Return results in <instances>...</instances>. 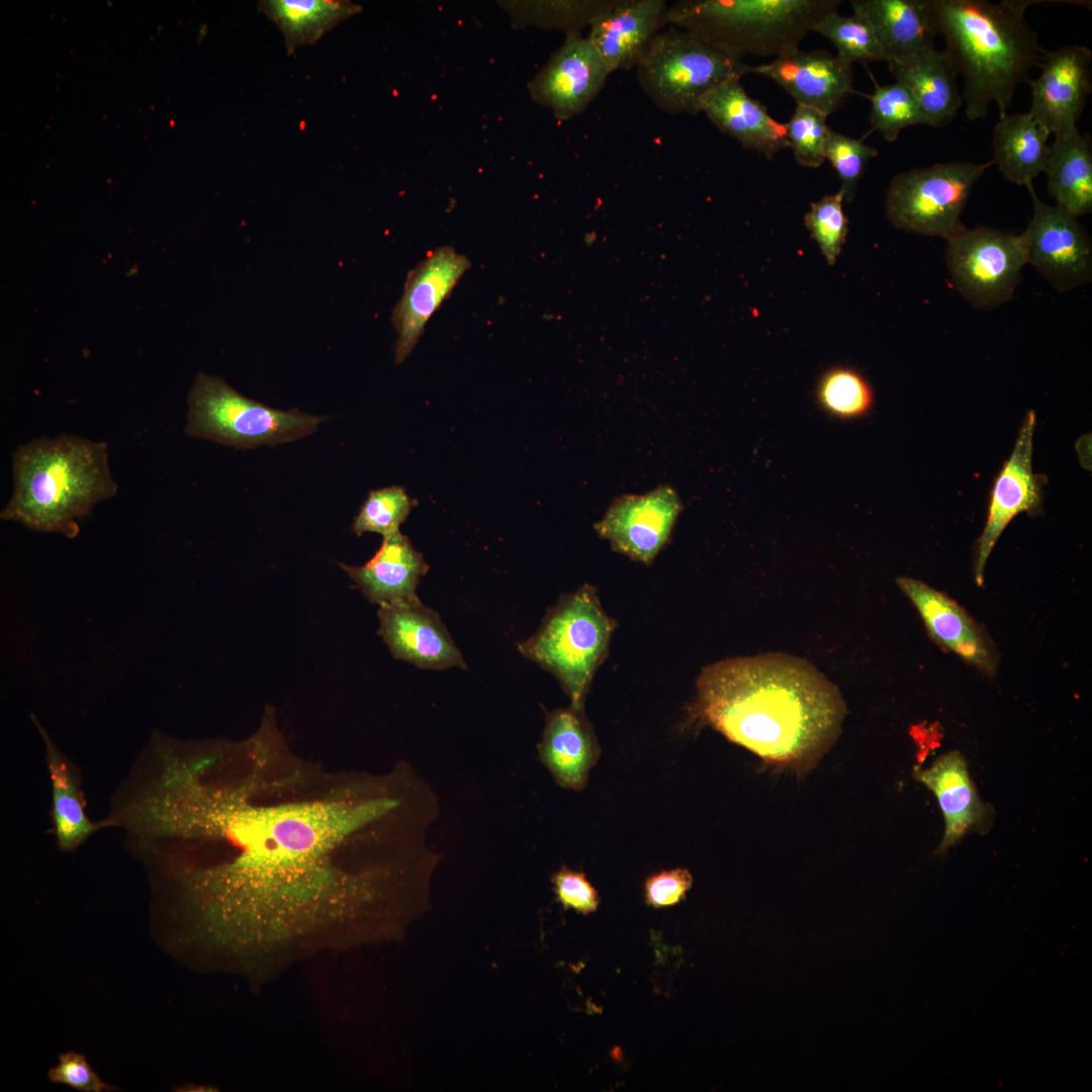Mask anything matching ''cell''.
Segmentation results:
<instances>
[{"mask_svg": "<svg viewBox=\"0 0 1092 1092\" xmlns=\"http://www.w3.org/2000/svg\"><path fill=\"white\" fill-rule=\"evenodd\" d=\"M748 67L692 33L667 25L635 68L640 87L658 108L670 114H696L708 93L732 78H741Z\"/></svg>", "mask_w": 1092, "mask_h": 1092, "instance_id": "52a82bcc", "label": "cell"}, {"mask_svg": "<svg viewBox=\"0 0 1092 1092\" xmlns=\"http://www.w3.org/2000/svg\"><path fill=\"white\" fill-rule=\"evenodd\" d=\"M46 746V761L52 788V819L58 846L73 851L96 830L106 827L104 820L92 822L86 815L85 803L77 772L52 741L37 718L31 715Z\"/></svg>", "mask_w": 1092, "mask_h": 1092, "instance_id": "f1b7e54d", "label": "cell"}, {"mask_svg": "<svg viewBox=\"0 0 1092 1092\" xmlns=\"http://www.w3.org/2000/svg\"><path fill=\"white\" fill-rule=\"evenodd\" d=\"M1091 62L1090 49L1081 44L1043 52L1039 75L1027 81L1031 94L1027 112L1051 134L1077 128L1092 89Z\"/></svg>", "mask_w": 1092, "mask_h": 1092, "instance_id": "9a60e30c", "label": "cell"}, {"mask_svg": "<svg viewBox=\"0 0 1092 1092\" xmlns=\"http://www.w3.org/2000/svg\"><path fill=\"white\" fill-rule=\"evenodd\" d=\"M844 197L839 190L812 202L804 221L818 244L826 262L834 265L848 234V219L843 211Z\"/></svg>", "mask_w": 1092, "mask_h": 1092, "instance_id": "d590c367", "label": "cell"}, {"mask_svg": "<svg viewBox=\"0 0 1092 1092\" xmlns=\"http://www.w3.org/2000/svg\"><path fill=\"white\" fill-rule=\"evenodd\" d=\"M257 7L281 30L288 55L299 47L314 44L362 9L345 0H261Z\"/></svg>", "mask_w": 1092, "mask_h": 1092, "instance_id": "f546056e", "label": "cell"}, {"mask_svg": "<svg viewBox=\"0 0 1092 1092\" xmlns=\"http://www.w3.org/2000/svg\"><path fill=\"white\" fill-rule=\"evenodd\" d=\"M413 504L401 486L371 490L354 520L353 531L357 535L372 532L383 536L399 531Z\"/></svg>", "mask_w": 1092, "mask_h": 1092, "instance_id": "e575fe53", "label": "cell"}, {"mask_svg": "<svg viewBox=\"0 0 1092 1092\" xmlns=\"http://www.w3.org/2000/svg\"><path fill=\"white\" fill-rule=\"evenodd\" d=\"M692 715L769 763L804 769L835 741L845 714L837 688L807 661L783 653L706 666Z\"/></svg>", "mask_w": 1092, "mask_h": 1092, "instance_id": "7a4b0ae2", "label": "cell"}, {"mask_svg": "<svg viewBox=\"0 0 1092 1092\" xmlns=\"http://www.w3.org/2000/svg\"><path fill=\"white\" fill-rule=\"evenodd\" d=\"M992 165L951 161L895 175L886 194L887 218L899 230L947 240L964 226L970 194Z\"/></svg>", "mask_w": 1092, "mask_h": 1092, "instance_id": "9c48e42d", "label": "cell"}, {"mask_svg": "<svg viewBox=\"0 0 1092 1092\" xmlns=\"http://www.w3.org/2000/svg\"><path fill=\"white\" fill-rule=\"evenodd\" d=\"M186 433L235 448L295 441L313 433L322 418L279 411L236 391L222 378L200 372L188 397Z\"/></svg>", "mask_w": 1092, "mask_h": 1092, "instance_id": "ba28073f", "label": "cell"}, {"mask_svg": "<svg viewBox=\"0 0 1092 1092\" xmlns=\"http://www.w3.org/2000/svg\"><path fill=\"white\" fill-rule=\"evenodd\" d=\"M1031 0H927L936 34L964 77L963 102L968 119L987 115L995 103L1007 113L1020 83L1038 67L1043 50L1025 19Z\"/></svg>", "mask_w": 1092, "mask_h": 1092, "instance_id": "3957f363", "label": "cell"}, {"mask_svg": "<svg viewBox=\"0 0 1092 1092\" xmlns=\"http://www.w3.org/2000/svg\"><path fill=\"white\" fill-rule=\"evenodd\" d=\"M897 583L917 609L931 639L980 671L993 675L998 653L984 631L954 600L912 577L901 576Z\"/></svg>", "mask_w": 1092, "mask_h": 1092, "instance_id": "e0dca14e", "label": "cell"}, {"mask_svg": "<svg viewBox=\"0 0 1092 1092\" xmlns=\"http://www.w3.org/2000/svg\"><path fill=\"white\" fill-rule=\"evenodd\" d=\"M871 101L870 122L888 142H895L902 129L922 124L918 105L911 92L900 82L879 85L875 82Z\"/></svg>", "mask_w": 1092, "mask_h": 1092, "instance_id": "836d02e7", "label": "cell"}, {"mask_svg": "<svg viewBox=\"0 0 1092 1092\" xmlns=\"http://www.w3.org/2000/svg\"><path fill=\"white\" fill-rule=\"evenodd\" d=\"M681 510L676 491L660 485L644 494L620 496L595 529L614 551L650 564L669 541Z\"/></svg>", "mask_w": 1092, "mask_h": 1092, "instance_id": "7c38bea8", "label": "cell"}, {"mask_svg": "<svg viewBox=\"0 0 1092 1092\" xmlns=\"http://www.w3.org/2000/svg\"><path fill=\"white\" fill-rule=\"evenodd\" d=\"M379 634L392 655L419 667L466 668L437 613L417 599L380 606Z\"/></svg>", "mask_w": 1092, "mask_h": 1092, "instance_id": "d6986e66", "label": "cell"}, {"mask_svg": "<svg viewBox=\"0 0 1092 1092\" xmlns=\"http://www.w3.org/2000/svg\"><path fill=\"white\" fill-rule=\"evenodd\" d=\"M1035 413L1028 411L1010 457L997 474L990 494L985 528L978 539L975 580L984 583L986 562L1004 529L1019 514L1038 512L1042 500L1041 477L1032 470Z\"/></svg>", "mask_w": 1092, "mask_h": 1092, "instance_id": "4fadbf2b", "label": "cell"}, {"mask_svg": "<svg viewBox=\"0 0 1092 1092\" xmlns=\"http://www.w3.org/2000/svg\"><path fill=\"white\" fill-rule=\"evenodd\" d=\"M392 808L388 797L252 804L210 779L202 754L176 756L146 802L150 829L221 844L231 855L175 872L191 934L247 973L353 944L378 896L375 876L337 866L340 844Z\"/></svg>", "mask_w": 1092, "mask_h": 1092, "instance_id": "6da1fadb", "label": "cell"}, {"mask_svg": "<svg viewBox=\"0 0 1092 1092\" xmlns=\"http://www.w3.org/2000/svg\"><path fill=\"white\" fill-rule=\"evenodd\" d=\"M748 73L763 75L785 89L797 105L827 116L853 93L852 65L824 50H797L768 63L749 66Z\"/></svg>", "mask_w": 1092, "mask_h": 1092, "instance_id": "ac0fdd59", "label": "cell"}, {"mask_svg": "<svg viewBox=\"0 0 1092 1092\" xmlns=\"http://www.w3.org/2000/svg\"><path fill=\"white\" fill-rule=\"evenodd\" d=\"M700 112L743 148L768 160L790 148L785 124L774 119L763 104L746 93L740 78H732L708 93L701 101Z\"/></svg>", "mask_w": 1092, "mask_h": 1092, "instance_id": "7402d4cb", "label": "cell"}, {"mask_svg": "<svg viewBox=\"0 0 1092 1092\" xmlns=\"http://www.w3.org/2000/svg\"><path fill=\"white\" fill-rule=\"evenodd\" d=\"M48 1077L53 1083L65 1084L83 1092L115 1090L97 1076L84 1055L72 1051L59 1055V1063L49 1070Z\"/></svg>", "mask_w": 1092, "mask_h": 1092, "instance_id": "ab89813d", "label": "cell"}, {"mask_svg": "<svg viewBox=\"0 0 1092 1092\" xmlns=\"http://www.w3.org/2000/svg\"><path fill=\"white\" fill-rule=\"evenodd\" d=\"M616 621L604 610L589 584L562 596L548 610L541 626L519 644L520 652L553 673L570 705L583 701L601 663L607 657Z\"/></svg>", "mask_w": 1092, "mask_h": 1092, "instance_id": "8992f818", "label": "cell"}, {"mask_svg": "<svg viewBox=\"0 0 1092 1092\" xmlns=\"http://www.w3.org/2000/svg\"><path fill=\"white\" fill-rule=\"evenodd\" d=\"M946 242L950 282L972 306L990 310L1012 299L1027 264L1022 234L963 226Z\"/></svg>", "mask_w": 1092, "mask_h": 1092, "instance_id": "30bf717a", "label": "cell"}, {"mask_svg": "<svg viewBox=\"0 0 1092 1092\" xmlns=\"http://www.w3.org/2000/svg\"><path fill=\"white\" fill-rule=\"evenodd\" d=\"M1033 213L1021 233L1030 264L1056 290L1065 292L1092 279V242L1078 220L1057 205L1041 201L1027 185Z\"/></svg>", "mask_w": 1092, "mask_h": 1092, "instance_id": "8fae6325", "label": "cell"}, {"mask_svg": "<svg viewBox=\"0 0 1092 1092\" xmlns=\"http://www.w3.org/2000/svg\"><path fill=\"white\" fill-rule=\"evenodd\" d=\"M692 883V876L686 869L656 873L645 882L646 902L655 908L675 905L685 899Z\"/></svg>", "mask_w": 1092, "mask_h": 1092, "instance_id": "60d3db41", "label": "cell"}, {"mask_svg": "<svg viewBox=\"0 0 1092 1092\" xmlns=\"http://www.w3.org/2000/svg\"><path fill=\"white\" fill-rule=\"evenodd\" d=\"M840 0H682L668 7L667 25L686 30L724 55L779 58L801 40Z\"/></svg>", "mask_w": 1092, "mask_h": 1092, "instance_id": "5b68a950", "label": "cell"}, {"mask_svg": "<svg viewBox=\"0 0 1092 1092\" xmlns=\"http://www.w3.org/2000/svg\"><path fill=\"white\" fill-rule=\"evenodd\" d=\"M888 66L896 81L913 95L922 124L942 126L956 115L963 96L957 86L958 73L944 50L932 48Z\"/></svg>", "mask_w": 1092, "mask_h": 1092, "instance_id": "d4e9b609", "label": "cell"}, {"mask_svg": "<svg viewBox=\"0 0 1092 1092\" xmlns=\"http://www.w3.org/2000/svg\"><path fill=\"white\" fill-rule=\"evenodd\" d=\"M595 241H596V236H595V234H590V235L586 236V237H585V239H584V242H585V243H586V245H588V246H592V245L594 244V242H595Z\"/></svg>", "mask_w": 1092, "mask_h": 1092, "instance_id": "b9f144b4", "label": "cell"}, {"mask_svg": "<svg viewBox=\"0 0 1092 1092\" xmlns=\"http://www.w3.org/2000/svg\"><path fill=\"white\" fill-rule=\"evenodd\" d=\"M851 8L872 24L886 63L935 48L927 0H852Z\"/></svg>", "mask_w": 1092, "mask_h": 1092, "instance_id": "484cf974", "label": "cell"}, {"mask_svg": "<svg viewBox=\"0 0 1092 1092\" xmlns=\"http://www.w3.org/2000/svg\"><path fill=\"white\" fill-rule=\"evenodd\" d=\"M914 774L935 795L943 814L945 829L936 852H945L968 832L985 833L990 827L991 807L980 799L960 751L942 754L930 767H916Z\"/></svg>", "mask_w": 1092, "mask_h": 1092, "instance_id": "44dd1931", "label": "cell"}, {"mask_svg": "<svg viewBox=\"0 0 1092 1092\" xmlns=\"http://www.w3.org/2000/svg\"><path fill=\"white\" fill-rule=\"evenodd\" d=\"M341 566L379 607L419 599L417 585L429 570L423 555L399 531L383 536L380 548L364 565Z\"/></svg>", "mask_w": 1092, "mask_h": 1092, "instance_id": "cb8c5ba5", "label": "cell"}, {"mask_svg": "<svg viewBox=\"0 0 1092 1092\" xmlns=\"http://www.w3.org/2000/svg\"><path fill=\"white\" fill-rule=\"evenodd\" d=\"M812 31L829 39L837 51L836 56L848 64L886 62L872 24L860 12L852 11L850 16H842L837 10L829 12Z\"/></svg>", "mask_w": 1092, "mask_h": 1092, "instance_id": "1f68e13d", "label": "cell"}, {"mask_svg": "<svg viewBox=\"0 0 1092 1092\" xmlns=\"http://www.w3.org/2000/svg\"><path fill=\"white\" fill-rule=\"evenodd\" d=\"M617 0L526 1L515 4V18L522 24L564 31L589 27Z\"/></svg>", "mask_w": 1092, "mask_h": 1092, "instance_id": "d6a6232c", "label": "cell"}, {"mask_svg": "<svg viewBox=\"0 0 1092 1092\" xmlns=\"http://www.w3.org/2000/svg\"><path fill=\"white\" fill-rule=\"evenodd\" d=\"M600 753L597 736L583 708L570 705L548 714L539 754L560 787L575 791L583 789Z\"/></svg>", "mask_w": 1092, "mask_h": 1092, "instance_id": "603a6c76", "label": "cell"}, {"mask_svg": "<svg viewBox=\"0 0 1092 1092\" xmlns=\"http://www.w3.org/2000/svg\"><path fill=\"white\" fill-rule=\"evenodd\" d=\"M470 267L453 247H440L408 271L403 293L392 311L398 335L394 361L400 364L413 352L425 326Z\"/></svg>", "mask_w": 1092, "mask_h": 1092, "instance_id": "2e32d148", "label": "cell"}, {"mask_svg": "<svg viewBox=\"0 0 1092 1092\" xmlns=\"http://www.w3.org/2000/svg\"><path fill=\"white\" fill-rule=\"evenodd\" d=\"M1051 133L1028 112L1001 114L993 129V165L1010 182L1027 186L1043 173Z\"/></svg>", "mask_w": 1092, "mask_h": 1092, "instance_id": "83f0119b", "label": "cell"}, {"mask_svg": "<svg viewBox=\"0 0 1092 1092\" xmlns=\"http://www.w3.org/2000/svg\"><path fill=\"white\" fill-rule=\"evenodd\" d=\"M1057 206L1079 217L1092 211V140L1078 127L1055 135L1044 167Z\"/></svg>", "mask_w": 1092, "mask_h": 1092, "instance_id": "4316f807", "label": "cell"}, {"mask_svg": "<svg viewBox=\"0 0 1092 1092\" xmlns=\"http://www.w3.org/2000/svg\"><path fill=\"white\" fill-rule=\"evenodd\" d=\"M815 395L821 411L839 421L864 418L875 403L869 380L859 371L846 366L826 370L817 382Z\"/></svg>", "mask_w": 1092, "mask_h": 1092, "instance_id": "4dcf8cb0", "label": "cell"}, {"mask_svg": "<svg viewBox=\"0 0 1092 1092\" xmlns=\"http://www.w3.org/2000/svg\"><path fill=\"white\" fill-rule=\"evenodd\" d=\"M609 75L588 37L580 31H570L529 82L528 89L532 99L551 109L556 118L569 119L587 108Z\"/></svg>", "mask_w": 1092, "mask_h": 1092, "instance_id": "5bb4252c", "label": "cell"}, {"mask_svg": "<svg viewBox=\"0 0 1092 1092\" xmlns=\"http://www.w3.org/2000/svg\"><path fill=\"white\" fill-rule=\"evenodd\" d=\"M663 0H617L589 26L587 35L609 73L635 68L644 51L666 25Z\"/></svg>", "mask_w": 1092, "mask_h": 1092, "instance_id": "ffe728a7", "label": "cell"}, {"mask_svg": "<svg viewBox=\"0 0 1092 1092\" xmlns=\"http://www.w3.org/2000/svg\"><path fill=\"white\" fill-rule=\"evenodd\" d=\"M552 883L557 901L565 909L582 914L597 910L600 903L598 892L583 873L564 867L553 876Z\"/></svg>", "mask_w": 1092, "mask_h": 1092, "instance_id": "f35d334b", "label": "cell"}, {"mask_svg": "<svg viewBox=\"0 0 1092 1092\" xmlns=\"http://www.w3.org/2000/svg\"><path fill=\"white\" fill-rule=\"evenodd\" d=\"M825 159L835 169L840 181L844 200L850 202L855 195L857 183L868 162L878 155V150L862 140L849 138L829 130L825 147Z\"/></svg>", "mask_w": 1092, "mask_h": 1092, "instance_id": "74e56055", "label": "cell"}, {"mask_svg": "<svg viewBox=\"0 0 1092 1092\" xmlns=\"http://www.w3.org/2000/svg\"><path fill=\"white\" fill-rule=\"evenodd\" d=\"M13 491L0 517L38 532L78 534L77 520L117 492L107 445L73 435L41 437L12 454Z\"/></svg>", "mask_w": 1092, "mask_h": 1092, "instance_id": "277c9868", "label": "cell"}, {"mask_svg": "<svg viewBox=\"0 0 1092 1092\" xmlns=\"http://www.w3.org/2000/svg\"><path fill=\"white\" fill-rule=\"evenodd\" d=\"M826 119L827 115L816 109L797 105L794 114L785 124L790 148L801 166L818 168L823 164L824 147L831 129Z\"/></svg>", "mask_w": 1092, "mask_h": 1092, "instance_id": "8d00e7d4", "label": "cell"}]
</instances>
